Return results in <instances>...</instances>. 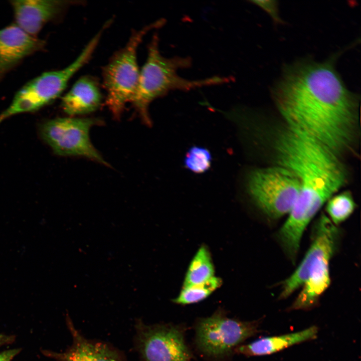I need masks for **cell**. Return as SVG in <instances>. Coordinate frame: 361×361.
<instances>
[{
	"instance_id": "ffe728a7",
	"label": "cell",
	"mask_w": 361,
	"mask_h": 361,
	"mask_svg": "<svg viewBox=\"0 0 361 361\" xmlns=\"http://www.w3.org/2000/svg\"><path fill=\"white\" fill-rule=\"evenodd\" d=\"M212 156L206 148L193 146L185 154L184 163L186 168L196 173L208 171L211 166Z\"/></svg>"
},
{
	"instance_id": "30bf717a",
	"label": "cell",
	"mask_w": 361,
	"mask_h": 361,
	"mask_svg": "<svg viewBox=\"0 0 361 361\" xmlns=\"http://www.w3.org/2000/svg\"><path fill=\"white\" fill-rule=\"evenodd\" d=\"M312 243L301 262L282 284L279 296L284 299L302 285L315 264L322 257L332 256L337 230L329 218L323 214L316 224Z\"/></svg>"
},
{
	"instance_id": "8fae6325",
	"label": "cell",
	"mask_w": 361,
	"mask_h": 361,
	"mask_svg": "<svg viewBox=\"0 0 361 361\" xmlns=\"http://www.w3.org/2000/svg\"><path fill=\"white\" fill-rule=\"evenodd\" d=\"M44 41L16 24L0 29V80L26 57L40 50Z\"/></svg>"
},
{
	"instance_id": "7a4b0ae2",
	"label": "cell",
	"mask_w": 361,
	"mask_h": 361,
	"mask_svg": "<svg viewBox=\"0 0 361 361\" xmlns=\"http://www.w3.org/2000/svg\"><path fill=\"white\" fill-rule=\"evenodd\" d=\"M273 147L278 164L291 171L300 184L289 218L297 225L307 226L346 184L345 167L340 156L326 146L286 125L276 134Z\"/></svg>"
},
{
	"instance_id": "9a60e30c",
	"label": "cell",
	"mask_w": 361,
	"mask_h": 361,
	"mask_svg": "<svg viewBox=\"0 0 361 361\" xmlns=\"http://www.w3.org/2000/svg\"><path fill=\"white\" fill-rule=\"evenodd\" d=\"M318 328L312 326L303 330L283 335L260 338L250 343L239 345L235 351L247 356L275 353L296 344L315 339Z\"/></svg>"
},
{
	"instance_id": "277c9868",
	"label": "cell",
	"mask_w": 361,
	"mask_h": 361,
	"mask_svg": "<svg viewBox=\"0 0 361 361\" xmlns=\"http://www.w3.org/2000/svg\"><path fill=\"white\" fill-rule=\"evenodd\" d=\"M164 23V19L158 20L134 31L125 46L113 55L103 68L105 102L115 118L120 117L136 92L140 74L137 58L139 45L148 32L161 27Z\"/></svg>"
},
{
	"instance_id": "603a6c76",
	"label": "cell",
	"mask_w": 361,
	"mask_h": 361,
	"mask_svg": "<svg viewBox=\"0 0 361 361\" xmlns=\"http://www.w3.org/2000/svg\"><path fill=\"white\" fill-rule=\"evenodd\" d=\"M13 337L3 334H0V346L12 341Z\"/></svg>"
},
{
	"instance_id": "52a82bcc",
	"label": "cell",
	"mask_w": 361,
	"mask_h": 361,
	"mask_svg": "<svg viewBox=\"0 0 361 361\" xmlns=\"http://www.w3.org/2000/svg\"><path fill=\"white\" fill-rule=\"evenodd\" d=\"M258 321H243L227 317L217 311L202 318L196 328L197 347L205 355L223 358L239 345L258 332Z\"/></svg>"
},
{
	"instance_id": "5bb4252c",
	"label": "cell",
	"mask_w": 361,
	"mask_h": 361,
	"mask_svg": "<svg viewBox=\"0 0 361 361\" xmlns=\"http://www.w3.org/2000/svg\"><path fill=\"white\" fill-rule=\"evenodd\" d=\"M102 99L96 80L92 76H84L77 80L62 97L61 107L70 116L86 114L97 110Z\"/></svg>"
},
{
	"instance_id": "e0dca14e",
	"label": "cell",
	"mask_w": 361,
	"mask_h": 361,
	"mask_svg": "<svg viewBox=\"0 0 361 361\" xmlns=\"http://www.w3.org/2000/svg\"><path fill=\"white\" fill-rule=\"evenodd\" d=\"M215 270L211 256L205 246L200 247L189 266L183 286L203 283L214 276Z\"/></svg>"
},
{
	"instance_id": "ac0fdd59",
	"label": "cell",
	"mask_w": 361,
	"mask_h": 361,
	"mask_svg": "<svg viewBox=\"0 0 361 361\" xmlns=\"http://www.w3.org/2000/svg\"><path fill=\"white\" fill-rule=\"evenodd\" d=\"M221 284V279L214 276L201 284L183 286L179 294L173 301L181 305L200 302L209 297Z\"/></svg>"
},
{
	"instance_id": "44dd1931",
	"label": "cell",
	"mask_w": 361,
	"mask_h": 361,
	"mask_svg": "<svg viewBox=\"0 0 361 361\" xmlns=\"http://www.w3.org/2000/svg\"><path fill=\"white\" fill-rule=\"evenodd\" d=\"M252 3L257 5L272 18L276 22H280L279 16L278 4L276 1H252Z\"/></svg>"
},
{
	"instance_id": "d6986e66",
	"label": "cell",
	"mask_w": 361,
	"mask_h": 361,
	"mask_svg": "<svg viewBox=\"0 0 361 361\" xmlns=\"http://www.w3.org/2000/svg\"><path fill=\"white\" fill-rule=\"evenodd\" d=\"M355 207L351 193L344 191L330 197L327 201L325 210L331 222L338 225L346 220Z\"/></svg>"
},
{
	"instance_id": "ba28073f",
	"label": "cell",
	"mask_w": 361,
	"mask_h": 361,
	"mask_svg": "<svg viewBox=\"0 0 361 361\" xmlns=\"http://www.w3.org/2000/svg\"><path fill=\"white\" fill-rule=\"evenodd\" d=\"M103 124V121L97 118H57L43 124L40 133L57 155L83 156L109 166L89 136L92 126Z\"/></svg>"
},
{
	"instance_id": "8992f818",
	"label": "cell",
	"mask_w": 361,
	"mask_h": 361,
	"mask_svg": "<svg viewBox=\"0 0 361 361\" xmlns=\"http://www.w3.org/2000/svg\"><path fill=\"white\" fill-rule=\"evenodd\" d=\"M246 186L254 203L272 219L289 214L300 191L297 176L279 164L252 170L248 175Z\"/></svg>"
},
{
	"instance_id": "3957f363",
	"label": "cell",
	"mask_w": 361,
	"mask_h": 361,
	"mask_svg": "<svg viewBox=\"0 0 361 361\" xmlns=\"http://www.w3.org/2000/svg\"><path fill=\"white\" fill-rule=\"evenodd\" d=\"M147 48V57L140 70L138 86L131 104L142 120L148 125L151 124L148 112L150 104L169 91H188L233 80L232 77L219 76L198 80L182 77L178 75L177 71L191 67L192 59L189 57L166 58L162 56L159 49L157 33L153 34Z\"/></svg>"
},
{
	"instance_id": "5b68a950",
	"label": "cell",
	"mask_w": 361,
	"mask_h": 361,
	"mask_svg": "<svg viewBox=\"0 0 361 361\" xmlns=\"http://www.w3.org/2000/svg\"><path fill=\"white\" fill-rule=\"evenodd\" d=\"M104 32L101 29L67 67L44 72L24 85L0 115V123L14 115L37 110L60 96L73 76L91 59Z\"/></svg>"
},
{
	"instance_id": "6da1fadb",
	"label": "cell",
	"mask_w": 361,
	"mask_h": 361,
	"mask_svg": "<svg viewBox=\"0 0 361 361\" xmlns=\"http://www.w3.org/2000/svg\"><path fill=\"white\" fill-rule=\"evenodd\" d=\"M285 125L322 143L340 156L353 149L358 96L345 86L333 60L309 59L286 66L273 89Z\"/></svg>"
},
{
	"instance_id": "7c38bea8",
	"label": "cell",
	"mask_w": 361,
	"mask_h": 361,
	"mask_svg": "<svg viewBox=\"0 0 361 361\" xmlns=\"http://www.w3.org/2000/svg\"><path fill=\"white\" fill-rule=\"evenodd\" d=\"M72 2L66 1L16 0L11 2L16 25L35 36L44 25L55 19Z\"/></svg>"
},
{
	"instance_id": "9c48e42d",
	"label": "cell",
	"mask_w": 361,
	"mask_h": 361,
	"mask_svg": "<svg viewBox=\"0 0 361 361\" xmlns=\"http://www.w3.org/2000/svg\"><path fill=\"white\" fill-rule=\"evenodd\" d=\"M135 345L141 361H191L183 330L169 324H135Z\"/></svg>"
},
{
	"instance_id": "7402d4cb",
	"label": "cell",
	"mask_w": 361,
	"mask_h": 361,
	"mask_svg": "<svg viewBox=\"0 0 361 361\" xmlns=\"http://www.w3.org/2000/svg\"><path fill=\"white\" fill-rule=\"evenodd\" d=\"M19 349L7 350L0 353V361H11L19 352Z\"/></svg>"
},
{
	"instance_id": "4fadbf2b",
	"label": "cell",
	"mask_w": 361,
	"mask_h": 361,
	"mask_svg": "<svg viewBox=\"0 0 361 361\" xmlns=\"http://www.w3.org/2000/svg\"><path fill=\"white\" fill-rule=\"evenodd\" d=\"M67 325L72 337V345L64 352H49L58 361H126L122 353L112 345L85 337L67 317Z\"/></svg>"
},
{
	"instance_id": "2e32d148",
	"label": "cell",
	"mask_w": 361,
	"mask_h": 361,
	"mask_svg": "<svg viewBox=\"0 0 361 361\" xmlns=\"http://www.w3.org/2000/svg\"><path fill=\"white\" fill-rule=\"evenodd\" d=\"M332 256L321 258L310 270L303 288L290 307L291 310H307L312 308L320 296L328 287L330 279L329 264Z\"/></svg>"
}]
</instances>
